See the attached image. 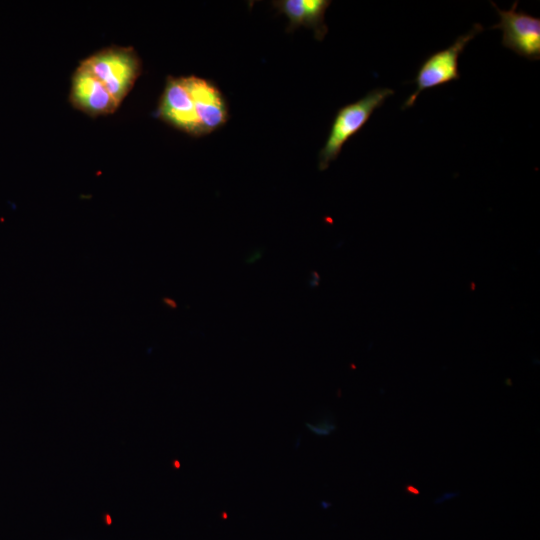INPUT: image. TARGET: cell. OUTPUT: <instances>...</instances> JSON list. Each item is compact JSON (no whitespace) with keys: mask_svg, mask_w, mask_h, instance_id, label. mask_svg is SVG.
<instances>
[{"mask_svg":"<svg viewBox=\"0 0 540 540\" xmlns=\"http://www.w3.org/2000/svg\"><path fill=\"white\" fill-rule=\"evenodd\" d=\"M394 94L390 88H376L359 100L341 107L332 122L328 137L319 152L318 168L326 170L345 143L368 122L373 112Z\"/></svg>","mask_w":540,"mask_h":540,"instance_id":"obj_1","label":"cell"},{"mask_svg":"<svg viewBox=\"0 0 540 540\" xmlns=\"http://www.w3.org/2000/svg\"><path fill=\"white\" fill-rule=\"evenodd\" d=\"M318 284H319V275H318L315 271H313V272L311 273L309 285H310L311 287H315V286H317Z\"/></svg>","mask_w":540,"mask_h":540,"instance_id":"obj_10","label":"cell"},{"mask_svg":"<svg viewBox=\"0 0 540 540\" xmlns=\"http://www.w3.org/2000/svg\"><path fill=\"white\" fill-rule=\"evenodd\" d=\"M226 517H227V515L225 513H223V518H226Z\"/></svg>","mask_w":540,"mask_h":540,"instance_id":"obj_13","label":"cell"},{"mask_svg":"<svg viewBox=\"0 0 540 540\" xmlns=\"http://www.w3.org/2000/svg\"><path fill=\"white\" fill-rule=\"evenodd\" d=\"M405 489H406V492L411 494V495H418L419 494V490L416 487L412 486V485H407Z\"/></svg>","mask_w":540,"mask_h":540,"instance_id":"obj_11","label":"cell"},{"mask_svg":"<svg viewBox=\"0 0 540 540\" xmlns=\"http://www.w3.org/2000/svg\"><path fill=\"white\" fill-rule=\"evenodd\" d=\"M186 81L194 100L202 136L224 126L229 118L228 105L217 85L194 75L187 76Z\"/></svg>","mask_w":540,"mask_h":540,"instance_id":"obj_6","label":"cell"},{"mask_svg":"<svg viewBox=\"0 0 540 540\" xmlns=\"http://www.w3.org/2000/svg\"><path fill=\"white\" fill-rule=\"evenodd\" d=\"M157 117L192 136H202L186 77H168L157 108Z\"/></svg>","mask_w":540,"mask_h":540,"instance_id":"obj_5","label":"cell"},{"mask_svg":"<svg viewBox=\"0 0 540 540\" xmlns=\"http://www.w3.org/2000/svg\"><path fill=\"white\" fill-rule=\"evenodd\" d=\"M71 100L77 108L90 115L109 114L119 106L107 88L83 64L73 76Z\"/></svg>","mask_w":540,"mask_h":540,"instance_id":"obj_7","label":"cell"},{"mask_svg":"<svg viewBox=\"0 0 540 540\" xmlns=\"http://www.w3.org/2000/svg\"><path fill=\"white\" fill-rule=\"evenodd\" d=\"M482 31L483 26L476 23L469 32L459 36L449 47L431 54L419 67L414 79L417 88L407 98L402 108L413 106L421 92L458 80L460 78L459 56L468 43Z\"/></svg>","mask_w":540,"mask_h":540,"instance_id":"obj_3","label":"cell"},{"mask_svg":"<svg viewBox=\"0 0 540 540\" xmlns=\"http://www.w3.org/2000/svg\"><path fill=\"white\" fill-rule=\"evenodd\" d=\"M82 64L107 88L120 104L132 89L141 71L138 56L131 48H109Z\"/></svg>","mask_w":540,"mask_h":540,"instance_id":"obj_2","label":"cell"},{"mask_svg":"<svg viewBox=\"0 0 540 540\" xmlns=\"http://www.w3.org/2000/svg\"><path fill=\"white\" fill-rule=\"evenodd\" d=\"M454 496H457V494H456V493H448V494H444V497L435 500V503L442 502L443 500L452 498V497H454Z\"/></svg>","mask_w":540,"mask_h":540,"instance_id":"obj_12","label":"cell"},{"mask_svg":"<svg viewBox=\"0 0 540 540\" xmlns=\"http://www.w3.org/2000/svg\"><path fill=\"white\" fill-rule=\"evenodd\" d=\"M273 6L288 20V32L294 31L300 26L313 30L317 40H322L328 28L324 21L329 0H280L273 1Z\"/></svg>","mask_w":540,"mask_h":540,"instance_id":"obj_8","label":"cell"},{"mask_svg":"<svg viewBox=\"0 0 540 540\" xmlns=\"http://www.w3.org/2000/svg\"><path fill=\"white\" fill-rule=\"evenodd\" d=\"M491 4L500 18L491 28L502 30V45L528 60H539L540 18L517 11V1L509 10H501L493 2Z\"/></svg>","mask_w":540,"mask_h":540,"instance_id":"obj_4","label":"cell"},{"mask_svg":"<svg viewBox=\"0 0 540 540\" xmlns=\"http://www.w3.org/2000/svg\"><path fill=\"white\" fill-rule=\"evenodd\" d=\"M263 255V249L257 248L250 252L245 260L246 263L251 264L259 260Z\"/></svg>","mask_w":540,"mask_h":540,"instance_id":"obj_9","label":"cell"}]
</instances>
